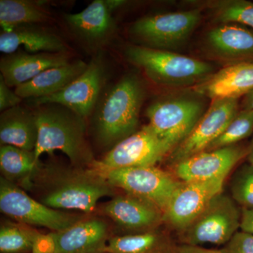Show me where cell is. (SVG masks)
I'll return each mask as SVG.
<instances>
[{"label": "cell", "instance_id": "30bf717a", "mask_svg": "<svg viewBox=\"0 0 253 253\" xmlns=\"http://www.w3.org/2000/svg\"><path fill=\"white\" fill-rule=\"evenodd\" d=\"M109 239L103 219L84 217L63 230L40 233L31 253H104Z\"/></svg>", "mask_w": 253, "mask_h": 253}, {"label": "cell", "instance_id": "7402d4cb", "mask_svg": "<svg viewBox=\"0 0 253 253\" xmlns=\"http://www.w3.org/2000/svg\"><path fill=\"white\" fill-rule=\"evenodd\" d=\"M87 66L88 63L84 61L76 60L59 67L48 68L36 77L16 86L15 93L22 99H36L50 96L77 79Z\"/></svg>", "mask_w": 253, "mask_h": 253}, {"label": "cell", "instance_id": "6da1fadb", "mask_svg": "<svg viewBox=\"0 0 253 253\" xmlns=\"http://www.w3.org/2000/svg\"><path fill=\"white\" fill-rule=\"evenodd\" d=\"M112 189L94 168L41 163L28 190L53 209L89 213L100 200L112 194Z\"/></svg>", "mask_w": 253, "mask_h": 253}, {"label": "cell", "instance_id": "836d02e7", "mask_svg": "<svg viewBox=\"0 0 253 253\" xmlns=\"http://www.w3.org/2000/svg\"><path fill=\"white\" fill-rule=\"evenodd\" d=\"M241 230L253 235V210L241 208Z\"/></svg>", "mask_w": 253, "mask_h": 253}, {"label": "cell", "instance_id": "4316f807", "mask_svg": "<svg viewBox=\"0 0 253 253\" xmlns=\"http://www.w3.org/2000/svg\"><path fill=\"white\" fill-rule=\"evenodd\" d=\"M207 8L220 24L239 23L253 28V2L246 0H214L197 3Z\"/></svg>", "mask_w": 253, "mask_h": 253}, {"label": "cell", "instance_id": "f1b7e54d", "mask_svg": "<svg viewBox=\"0 0 253 253\" xmlns=\"http://www.w3.org/2000/svg\"><path fill=\"white\" fill-rule=\"evenodd\" d=\"M253 132V110L241 109L206 151H212L239 144Z\"/></svg>", "mask_w": 253, "mask_h": 253}, {"label": "cell", "instance_id": "603a6c76", "mask_svg": "<svg viewBox=\"0 0 253 253\" xmlns=\"http://www.w3.org/2000/svg\"><path fill=\"white\" fill-rule=\"evenodd\" d=\"M38 127L33 110L17 106L0 116V142L27 151H35Z\"/></svg>", "mask_w": 253, "mask_h": 253}, {"label": "cell", "instance_id": "8fae6325", "mask_svg": "<svg viewBox=\"0 0 253 253\" xmlns=\"http://www.w3.org/2000/svg\"><path fill=\"white\" fill-rule=\"evenodd\" d=\"M172 149L150 128L140 130L120 141L101 161H95L96 170H112L124 168L156 166Z\"/></svg>", "mask_w": 253, "mask_h": 253}, {"label": "cell", "instance_id": "3957f363", "mask_svg": "<svg viewBox=\"0 0 253 253\" xmlns=\"http://www.w3.org/2000/svg\"><path fill=\"white\" fill-rule=\"evenodd\" d=\"M33 111L38 127L37 161L43 154L59 151L73 166L92 168L96 160L86 139L85 119L59 104L41 105Z\"/></svg>", "mask_w": 253, "mask_h": 253}, {"label": "cell", "instance_id": "52a82bcc", "mask_svg": "<svg viewBox=\"0 0 253 253\" xmlns=\"http://www.w3.org/2000/svg\"><path fill=\"white\" fill-rule=\"evenodd\" d=\"M0 210L21 224L41 226L51 231L63 230L84 218L83 214L48 207L2 176L0 179Z\"/></svg>", "mask_w": 253, "mask_h": 253}, {"label": "cell", "instance_id": "4fadbf2b", "mask_svg": "<svg viewBox=\"0 0 253 253\" xmlns=\"http://www.w3.org/2000/svg\"><path fill=\"white\" fill-rule=\"evenodd\" d=\"M239 111V99L212 100L207 111L189 135L168 155L169 163L175 165L206 151L224 131Z\"/></svg>", "mask_w": 253, "mask_h": 253}, {"label": "cell", "instance_id": "4dcf8cb0", "mask_svg": "<svg viewBox=\"0 0 253 253\" xmlns=\"http://www.w3.org/2000/svg\"><path fill=\"white\" fill-rule=\"evenodd\" d=\"M221 253H253V235L238 231L220 250Z\"/></svg>", "mask_w": 253, "mask_h": 253}, {"label": "cell", "instance_id": "1f68e13d", "mask_svg": "<svg viewBox=\"0 0 253 253\" xmlns=\"http://www.w3.org/2000/svg\"><path fill=\"white\" fill-rule=\"evenodd\" d=\"M22 99L10 89L0 76V110L1 111L19 106Z\"/></svg>", "mask_w": 253, "mask_h": 253}, {"label": "cell", "instance_id": "5b68a950", "mask_svg": "<svg viewBox=\"0 0 253 253\" xmlns=\"http://www.w3.org/2000/svg\"><path fill=\"white\" fill-rule=\"evenodd\" d=\"M206 99L191 89L160 96L146 109L148 126L172 151L207 111Z\"/></svg>", "mask_w": 253, "mask_h": 253}, {"label": "cell", "instance_id": "e0dca14e", "mask_svg": "<svg viewBox=\"0 0 253 253\" xmlns=\"http://www.w3.org/2000/svg\"><path fill=\"white\" fill-rule=\"evenodd\" d=\"M112 0H95L81 11L64 15L71 33L86 45L96 47L104 44L116 30Z\"/></svg>", "mask_w": 253, "mask_h": 253}, {"label": "cell", "instance_id": "d6986e66", "mask_svg": "<svg viewBox=\"0 0 253 253\" xmlns=\"http://www.w3.org/2000/svg\"><path fill=\"white\" fill-rule=\"evenodd\" d=\"M68 53H28L16 51L0 61L1 76L9 87L21 85L50 68L69 63Z\"/></svg>", "mask_w": 253, "mask_h": 253}, {"label": "cell", "instance_id": "7a4b0ae2", "mask_svg": "<svg viewBox=\"0 0 253 253\" xmlns=\"http://www.w3.org/2000/svg\"><path fill=\"white\" fill-rule=\"evenodd\" d=\"M146 88L136 75L127 74L106 91L98 101L92 120L96 140L113 147L136 131Z\"/></svg>", "mask_w": 253, "mask_h": 253}, {"label": "cell", "instance_id": "d6a6232c", "mask_svg": "<svg viewBox=\"0 0 253 253\" xmlns=\"http://www.w3.org/2000/svg\"><path fill=\"white\" fill-rule=\"evenodd\" d=\"M171 253H221L220 250L208 249L200 246L183 244L182 246L173 248Z\"/></svg>", "mask_w": 253, "mask_h": 253}, {"label": "cell", "instance_id": "7c38bea8", "mask_svg": "<svg viewBox=\"0 0 253 253\" xmlns=\"http://www.w3.org/2000/svg\"><path fill=\"white\" fill-rule=\"evenodd\" d=\"M106 76L104 59L98 54L77 79L54 94L32 99V105L35 107L48 104L61 105L86 120L99 101Z\"/></svg>", "mask_w": 253, "mask_h": 253}, {"label": "cell", "instance_id": "9a60e30c", "mask_svg": "<svg viewBox=\"0 0 253 253\" xmlns=\"http://www.w3.org/2000/svg\"><path fill=\"white\" fill-rule=\"evenodd\" d=\"M247 155L248 146L239 144L202 151L174 165V175L183 182L226 179Z\"/></svg>", "mask_w": 253, "mask_h": 253}, {"label": "cell", "instance_id": "ba28073f", "mask_svg": "<svg viewBox=\"0 0 253 253\" xmlns=\"http://www.w3.org/2000/svg\"><path fill=\"white\" fill-rule=\"evenodd\" d=\"M241 209L238 204L232 198L221 193L181 231V241L192 246H224L241 229Z\"/></svg>", "mask_w": 253, "mask_h": 253}, {"label": "cell", "instance_id": "cb8c5ba5", "mask_svg": "<svg viewBox=\"0 0 253 253\" xmlns=\"http://www.w3.org/2000/svg\"><path fill=\"white\" fill-rule=\"evenodd\" d=\"M40 165L41 162L37 161L34 151L1 145L0 169L2 177L23 189H29Z\"/></svg>", "mask_w": 253, "mask_h": 253}, {"label": "cell", "instance_id": "f546056e", "mask_svg": "<svg viewBox=\"0 0 253 253\" xmlns=\"http://www.w3.org/2000/svg\"><path fill=\"white\" fill-rule=\"evenodd\" d=\"M231 198L241 208L253 210V167L245 164L236 171L231 183Z\"/></svg>", "mask_w": 253, "mask_h": 253}, {"label": "cell", "instance_id": "8992f818", "mask_svg": "<svg viewBox=\"0 0 253 253\" xmlns=\"http://www.w3.org/2000/svg\"><path fill=\"white\" fill-rule=\"evenodd\" d=\"M201 8L145 16L131 25L137 45L172 51L187 42L202 20Z\"/></svg>", "mask_w": 253, "mask_h": 253}, {"label": "cell", "instance_id": "d4e9b609", "mask_svg": "<svg viewBox=\"0 0 253 253\" xmlns=\"http://www.w3.org/2000/svg\"><path fill=\"white\" fill-rule=\"evenodd\" d=\"M52 20V14L42 3L29 0L0 1V25L2 32H9L23 25L48 23Z\"/></svg>", "mask_w": 253, "mask_h": 253}, {"label": "cell", "instance_id": "ac0fdd59", "mask_svg": "<svg viewBox=\"0 0 253 253\" xmlns=\"http://www.w3.org/2000/svg\"><path fill=\"white\" fill-rule=\"evenodd\" d=\"M102 212L118 226L133 231H151L163 221V212L159 208L127 194L106 203Z\"/></svg>", "mask_w": 253, "mask_h": 253}, {"label": "cell", "instance_id": "277c9868", "mask_svg": "<svg viewBox=\"0 0 253 253\" xmlns=\"http://www.w3.org/2000/svg\"><path fill=\"white\" fill-rule=\"evenodd\" d=\"M126 59L158 85L185 88L197 85L215 73L211 63L172 51L133 44L124 51Z\"/></svg>", "mask_w": 253, "mask_h": 253}, {"label": "cell", "instance_id": "d590c367", "mask_svg": "<svg viewBox=\"0 0 253 253\" xmlns=\"http://www.w3.org/2000/svg\"><path fill=\"white\" fill-rule=\"evenodd\" d=\"M247 159L249 164L253 167V137L249 146H248Z\"/></svg>", "mask_w": 253, "mask_h": 253}, {"label": "cell", "instance_id": "83f0119b", "mask_svg": "<svg viewBox=\"0 0 253 253\" xmlns=\"http://www.w3.org/2000/svg\"><path fill=\"white\" fill-rule=\"evenodd\" d=\"M39 234L38 231L31 229V226L21 223H4L0 228V252L31 253Z\"/></svg>", "mask_w": 253, "mask_h": 253}, {"label": "cell", "instance_id": "5bb4252c", "mask_svg": "<svg viewBox=\"0 0 253 253\" xmlns=\"http://www.w3.org/2000/svg\"><path fill=\"white\" fill-rule=\"evenodd\" d=\"M225 179L183 182L163 212V221L178 231L186 229L218 194Z\"/></svg>", "mask_w": 253, "mask_h": 253}, {"label": "cell", "instance_id": "e575fe53", "mask_svg": "<svg viewBox=\"0 0 253 253\" xmlns=\"http://www.w3.org/2000/svg\"><path fill=\"white\" fill-rule=\"evenodd\" d=\"M241 108L242 109L253 110V89L244 96Z\"/></svg>", "mask_w": 253, "mask_h": 253}, {"label": "cell", "instance_id": "2e32d148", "mask_svg": "<svg viewBox=\"0 0 253 253\" xmlns=\"http://www.w3.org/2000/svg\"><path fill=\"white\" fill-rule=\"evenodd\" d=\"M205 46L225 66L253 63V31L237 23L220 24L208 31Z\"/></svg>", "mask_w": 253, "mask_h": 253}, {"label": "cell", "instance_id": "44dd1931", "mask_svg": "<svg viewBox=\"0 0 253 253\" xmlns=\"http://www.w3.org/2000/svg\"><path fill=\"white\" fill-rule=\"evenodd\" d=\"M21 45L28 53H66L67 44L57 35L36 24L18 26L0 35V51L16 52Z\"/></svg>", "mask_w": 253, "mask_h": 253}, {"label": "cell", "instance_id": "484cf974", "mask_svg": "<svg viewBox=\"0 0 253 253\" xmlns=\"http://www.w3.org/2000/svg\"><path fill=\"white\" fill-rule=\"evenodd\" d=\"M173 248L161 234L151 230L110 238L104 253H171Z\"/></svg>", "mask_w": 253, "mask_h": 253}, {"label": "cell", "instance_id": "ffe728a7", "mask_svg": "<svg viewBox=\"0 0 253 253\" xmlns=\"http://www.w3.org/2000/svg\"><path fill=\"white\" fill-rule=\"evenodd\" d=\"M191 89L206 99H239L253 89V63L224 66Z\"/></svg>", "mask_w": 253, "mask_h": 253}, {"label": "cell", "instance_id": "9c48e42d", "mask_svg": "<svg viewBox=\"0 0 253 253\" xmlns=\"http://www.w3.org/2000/svg\"><path fill=\"white\" fill-rule=\"evenodd\" d=\"M96 171L113 188L151 203L163 212L181 184L174 175L156 166Z\"/></svg>", "mask_w": 253, "mask_h": 253}]
</instances>
